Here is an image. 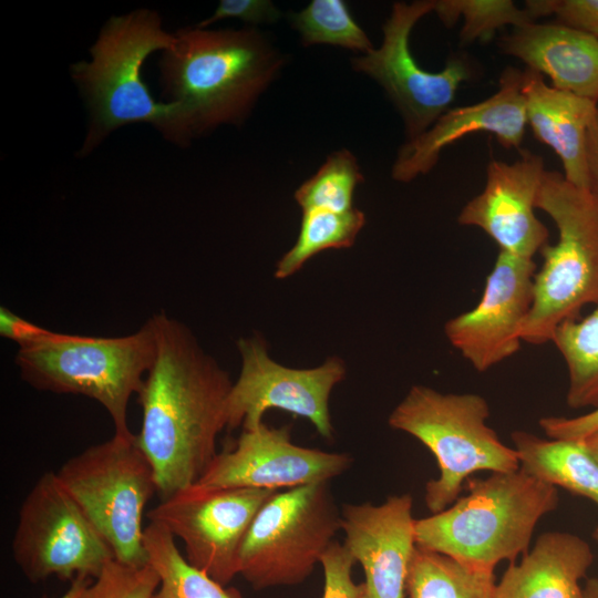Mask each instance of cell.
<instances>
[{
    "instance_id": "obj_1",
    "label": "cell",
    "mask_w": 598,
    "mask_h": 598,
    "mask_svg": "<svg viewBox=\"0 0 598 598\" xmlns=\"http://www.w3.org/2000/svg\"><path fill=\"white\" fill-rule=\"evenodd\" d=\"M150 321L156 353L137 394L142 425L135 437L164 499L196 483L216 456L234 382L184 323L165 311Z\"/></svg>"
},
{
    "instance_id": "obj_2",
    "label": "cell",
    "mask_w": 598,
    "mask_h": 598,
    "mask_svg": "<svg viewBox=\"0 0 598 598\" xmlns=\"http://www.w3.org/2000/svg\"><path fill=\"white\" fill-rule=\"evenodd\" d=\"M283 64L280 50L256 28L183 29L163 53V93L181 106L188 141L243 122Z\"/></svg>"
},
{
    "instance_id": "obj_3",
    "label": "cell",
    "mask_w": 598,
    "mask_h": 598,
    "mask_svg": "<svg viewBox=\"0 0 598 598\" xmlns=\"http://www.w3.org/2000/svg\"><path fill=\"white\" fill-rule=\"evenodd\" d=\"M559 505L556 487L518 468L467 481L445 509L417 518L416 546L476 568L492 569L525 555L539 520Z\"/></svg>"
},
{
    "instance_id": "obj_4",
    "label": "cell",
    "mask_w": 598,
    "mask_h": 598,
    "mask_svg": "<svg viewBox=\"0 0 598 598\" xmlns=\"http://www.w3.org/2000/svg\"><path fill=\"white\" fill-rule=\"evenodd\" d=\"M175 34L162 29L155 12L138 10L113 17L91 49L92 61L72 68L91 111V126L83 150H92L117 127L151 123L176 143L187 141L177 103H156L141 76L145 59L167 50Z\"/></svg>"
},
{
    "instance_id": "obj_5",
    "label": "cell",
    "mask_w": 598,
    "mask_h": 598,
    "mask_svg": "<svg viewBox=\"0 0 598 598\" xmlns=\"http://www.w3.org/2000/svg\"><path fill=\"white\" fill-rule=\"evenodd\" d=\"M536 208L554 221L558 239L543 246L542 268L534 277V300L522 329L523 342H551L556 328L598 305V198L545 171Z\"/></svg>"
},
{
    "instance_id": "obj_6",
    "label": "cell",
    "mask_w": 598,
    "mask_h": 598,
    "mask_svg": "<svg viewBox=\"0 0 598 598\" xmlns=\"http://www.w3.org/2000/svg\"><path fill=\"white\" fill-rule=\"evenodd\" d=\"M155 353L148 319L138 331L123 337L52 332L19 347L16 363L22 380L37 390L95 400L112 419L114 433L130 435V400L138 394Z\"/></svg>"
},
{
    "instance_id": "obj_7",
    "label": "cell",
    "mask_w": 598,
    "mask_h": 598,
    "mask_svg": "<svg viewBox=\"0 0 598 598\" xmlns=\"http://www.w3.org/2000/svg\"><path fill=\"white\" fill-rule=\"evenodd\" d=\"M489 413L480 394L413 385L389 415L392 429L419 440L436 460L440 474L425 484L424 493L431 514L452 505L474 473L519 468L514 447L487 424Z\"/></svg>"
},
{
    "instance_id": "obj_8",
    "label": "cell",
    "mask_w": 598,
    "mask_h": 598,
    "mask_svg": "<svg viewBox=\"0 0 598 598\" xmlns=\"http://www.w3.org/2000/svg\"><path fill=\"white\" fill-rule=\"evenodd\" d=\"M56 475L113 550L115 560L148 564L143 513L157 493L152 464L135 435H114L72 456Z\"/></svg>"
},
{
    "instance_id": "obj_9",
    "label": "cell",
    "mask_w": 598,
    "mask_h": 598,
    "mask_svg": "<svg viewBox=\"0 0 598 598\" xmlns=\"http://www.w3.org/2000/svg\"><path fill=\"white\" fill-rule=\"evenodd\" d=\"M341 529L329 482L277 492L255 516L239 550V575L256 590L303 582Z\"/></svg>"
},
{
    "instance_id": "obj_10",
    "label": "cell",
    "mask_w": 598,
    "mask_h": 598,
    "mask_svg": "<svg viewBox=\"0 0 598 598\" xmlns=\"http://www.w3.org/2000/svg\"><path fill=\"white\" fill-rule=\"evenodd\" d=\"M12 555L33 584L52 576L71 581L78 577L95 579L115 559L55 472L42 474L22 502Z\"/></svg>"
},
{
    "instance_id": "obj_11",
    "label": "cell",
    "mask_w": 598,
    "mask_h": 598,
    "mask_svg": "<svg viewBox=\"0 0 598 598\" xmlns=\"http://www.w3.org/2000/svg\"><path fill=\"white\" fill-rule=\"evenodd\" d=\"M278 491L190 484L161 499L147 518L182 539L185 558L223 586L239 575V550L255 516Z\"/></svg>"
},
{
    "instance_id": "obj_12",
    "label": "cell",
    "mask_w": 598,
    "mask_h": 598,
    "mask_svg": "<svg viewBox=\"0 0 598 598\" xmlns=\"http://www.w3.org/2000/svg\"><path fill=\"white\" fill-rule=\"evenodd\" d=\"M435 0L395 2L383 24L379 49L351 60L352 68L377 81L400 113L406 141L424 133L450 109L460 85L473 73L466 58L453 55L443 70L421 68L410 50L416 22L434 11Z\"/></svg>"
},
{
    "instance_id": "obj_13",
    "label": "cell",
    "mask_w": 598,
    "mask_h": 598,
    "mask_svg": "<svg viewBox=\"0 0 598 598\" xmlns=\"http://www.w3.org/2000/svg\"><path fill=\"white\" fill-rule=\"evenodd\" d=\"M241 367L227 401V429L259 426L269 409H280L311 422L324 439L332 440L329 399L346 377L344 361L329 357L310 369L289 368L276 362L259 334L237 341Z\"/></svg>"
},
{
    "instance_id": "obj_14",
    "label": "cell",
    "mask_w": 598,
    "mask_h": 598,
    "mask_svg": "<svg viewBox=\"0 0 598 598\" xmlns=\"http://www.w3.org/2000/svg\"><path fill=\"white\" fill-rule=\"evenodd\" d=\"M535 274L533 259L499 251L478 303L445 323L448 342L475 370L487 371L519 350Z\"/></svg>"
},
{
    "instance_id": "obj_15",
    "label": "cell",
    "mask_w": 598,
    "mask_h": 598,
    "mask_svg": "<svg viewBox=\"0 0 598 598\" xmlns=\"http://www.w3.org/2000/svg\"><path fill=\"white\" fill-rule=\"evenodd\" d=\"M351 463L347 453L297 445L289 426L272 427L262 422L243 430L231 448L217 453L197 483L223 488L289 489L329 482Z\"/></svg>"
},
{
    "instance_id": "obj_16",
    "label": "cell",
    "mask_w": 598,
    "mask_h": 598,
    "mask_svg": "<svg viewBox=\"0 0 598 598\" xmlns=\"http://www.w3.org/2000/svg\"><path fill=\"white\" fill-rule=\"evenodd\" d=\"M545 171L543 157L527 151L513 163L489 162L485 186L462 208L458 224L482 229L499 251L533 259L549 236L535 215Z\"/></svg>"
},
{
    "instance_id": "obj_17",
    "label": "cell",
    "mask_w": 598,
    "mask_h": 598,
    "mask_svg": "<svg viewBox=\"0 0 598 598\" xmlns=\"http://www.w3.org/2000/svg\"><path fill=\"white\" fill-rule=\"evenodd\" d=\"M412 507L410 494L388 496L379 505L367 502L342 506L343 544L365 576L361 598H405L416 549Z\"/></svg>"
},
{
    "instance_id": "obj_18",
    "label": "cell",
    "mask_w": 598,
    "mask_h": 598,
    "mask_svg": "<svg viewBox=\"0 0 598 598\" xmlns=\"http://www.w3.org/2000/svg\"><path fill=\"white\" fill-rule=\"evenodd\" d=\"M522 83L523 71L507 66L498 90L489 97L448 109L424 133L400 147L391 171L393 179L409 183L427 174L446 146L472 133L487 132L503 147L519 148L527 125Z\"/></svg>"
},
{
    "instance_id": "obj_19",
    "label": "cell",
    "mask_w": 598,
    "mask_h": 598,
    "mask_svg": "<svg viewBox=\"0 0 598 598\" xmlns=\"http://www.w3.org/2000/svg\"><path fill=\"white\" fill-rule=\"evenodd\" d=\"M503 53L547 75L551 86L598 103V38L556 22H530L502 37Z\"/></svg>"
},
{
    "instance_id": "obj_20",
    "label": "cell",
    "mask_w": 598,
    "mask_h": 598,
    "mask_svg": "<svg viewBox=\"0 0 598 598\" xmlns=\"http://www.w3.org/2000/svg\"><path fill=\"white\" fill-rule=\"evenodd\" d=\"M522 92L536 138L560 158L568 182L588 189L587 136L598 103L548 85L544 75L527 68Z\"/></svg>"
},
{
    "instance_id": "obj_21",
    "label": "cell",
    "mask_w": 598,
    "mask_h": 598,
    "mask_svg": "<svg viewBox=\"0 0 598 598\" xmlns=\"http://www.w3.org/2000/svg\"><path fill=\"white\" fill-rule=\"evenodd\" d=\"M595 559L587 540L568 532L542 534L495 585L493 598H582L580 586Z\"/></svg>"
},
{
    "instance_id": "obj_22",
    "label": "cell",
    "mask_w": 598,
    "mask_h": 598,
    "mask_svg": "<svg viewBox=\"0 0 598 598\" xmlns=\"http://www.w3.org/2000/svg\"><path fill=\"white\" fill-rule=\"evenodd\" d=\"M511 439L520 470L598 505V463L581 440L543 439L523 430Z\"/></svg>"
},
{
    "instance_id": "obj_23",
    "label": "cell",
    "mask_w": 598,
    "mask_h": 598,
    "mask_svg": "<svg viewBox=\"0 0 598 598\" xmlns=\"http://www.w3.org/2000/svg\"><path fill=\"white\" fill-rule=\"evenodd\" d=\"M495 575L446 555L416 546L406 581V598H493Z\"/></svg>"
},
{
    "instance_id": "obj_24",
    "label": "cell",
    "mask_w": 598,
    "mask_h": 598,
    "mask_svg": "<svg viewBox=\"0 0 598 598\" xmlns=\"http://www.w3.org/2000/svg\"><path fill=\"white\" fill-rule=\"evenodd\" d=\"M148 563L159 575V586L152 598H243L240 592L218 584L192 566L164 527L150 522L144 529Z\"/></svg>"
},
{
    "instance_id": "obj_25",
    "label": "cell",
    "mask_w": 598,
    "mask_h": 598,
    "mask_svg": "<svg viewBox=\"0 0 598 598\" xmlns=\"http://www.w3.org/2000/svg\"><path fill=\"white\" fill-rule=\"evenodd\" d=\"M551 342L568 370L567 405L598 408V305L586 317L559 324Z\"/></svg>"
},
{
    "instance_id": "obj_26",
    "label": "cell",
    "mask_w": 598,
    "mask_h": 598,
    "mask_svg": "<svg viewBox=\"0 0 598 598\" xmlns=\"http://www.w3.org/2000/svg\"><path fill=\"white\" fill-rule=\"evenodd\" d=\"M364 224L363 212L355 207L340 213L303 210L297 240L278 260L275 277L286 279L295 275L309 259L323 250L351 247Z\"/></svg>"
},
{
    "instance_id": "obj_27",
    "label": "cell",
    "mask_w": 598,
    "mask_h": 598,
    "mask_svg": "<svg viewBox=\"0 0 598 598\" xmlns=\"http://www.w3.org/2000/svg\"><path fill=\"white\" fill-rule=\"evenodd\" d=\"M289 21L305 47L330 44L361 54L374 49L341 0H312L305 9L291 12Z\"/></svg>"
},
{
    "instance_id": "obj_28",
    "label": "cell",
    "mask_w": 598,
    "mask_h": 598,
    "mask_svg": "<svg viewBox=\"0 0 598 598\" xmlns=\"http://www.w3.org/2000/svg\"><path fill=\"white\" fill-rule=\"evenodd\" d=\"M434 12L447 28L463 19L458 35L463 45L487 41L503 27L518 28L536 21L526 8L511 0H435Z\"/></svg>"
},
{
    "instance_id": "obj_29",
    "label": "cell",
    "mask_w": 598,
    "mask_h": 598,
    "mask_svg": "<svg viewBox=\"0 0 598 598\" xmlns=\"http://www.w3.org/2000/svg\"><path fill=\"white\" fill-rule=\"evenodd\" d=\"M363 176L355 156L348 150L331 153L322 166L295 193L303 210L347 212L353 208L355 187Z\"/></svg>"
},
{
    "instance_id": "obj_30",
    "label": "cell",
    "mask_w": 598,
    "mask_h": 598,
    "mask_svg": "<svg viewBox=\"0 0 598 598\" xmlns=\"http://www.w3.org/2000/svg\"><path fill=\"white\" fill-rule=\"evenodd\" d=\"M159 581L158 573L150 563L135 567L113 559L90 584L82 598H152Z\"/></svg>"
},
{
    "instance_id": "obj_31",
    "label": "cell",
    "mask_w": 598,
    "mask_h": 598,
    "mask_svg": "<svg viewBox=\"0 0 598 598\" xmlns=\"http://www.w3.org/2000/svg\"><path fill=\"white\" fill-rule=\"evenodd\" d=\"M355 564L344 544L332 542L320 561L324 576L321 598H361L362 585L352 578Z\"/></svg>"
},
{
    "instance_id": "obj_32",
    "label": "cell",
    "mask_w": 598,
    "mask_h": 598,
    "mask_svg": "<svg viewBox=\"0 0 598 598\" xmlns=\"http://www.w3.org/2000/svg\"><path fill=\"white\" fill-rule=\"evenodd\" d=\"M525 8L535 19L555 14L558 22L598 38V0H532Z\"/></svg>"
},
{
    "instance_id": "obj_33",
    "label": "cell",
    "mask_w": 598,
    "mask_h": 598,
    "mask_svg": "<svg viewBox=\"0 0 598 598\" xmlns=\"http://www.w3.org/2000/svg\"><path fill=\"white\" fill-rule=\"evenodd\" d=\"M280 17V10L269 0H221L213 16L196 27L203 29L226 18H237L251 24L275 23Z\"/></svg>"
},
{
    "instance_id": "obj_34",
    "label": "cell",
    "mask_w": 598,
    "mask_h": 598,
    "mask_svg": "<svg viewBox=\"0 0 598 598\" xmlns=\"http://www.w3.org/2000/svg\"><path fill=\"white\" fill-rule=\"evenodd\" d=\"M538 423L549 439L582 440L598 431V408L573 417L544 416Z\"/></svg>"
},
{
    "instance_id": "obj_35",
    "label": "cell",
    "mask_w": 598,
    "mask_h": 598,
    "mask_svg": "<svg viewBox=\"0 0 598 598\" xmlns=\"http://www.w3.org/2000/svg\"><path fill=\"white\" fill-rule=\"evenodd\" d=\"M53 331L27 321L8 308H0V336L14 341L19 347L40 341Z\"/></svg>"
},
{
    "instance_id": "obj_36",
    "label": "cell",
    "mask_w": 598,
    "mask_h": 598,
    "mask_svg": "<svg viewBox=\"0 0 598 598\" xmlns=\"http://www.w3.org/2000/svg\"><path fill=\"white\" fill-rule=\"evenodd\" d=\"M588 190L598 198V107L587 136Z\"/></svg>"
},
{
    "instance_id": "obj_37",
    "label": "cell",
    "mask_w": 598,
    "mask_h": 598,
    "mask_svg": "<svg viewBox=\"0 0 598 598\" xmlns=\"http://www.w3.org/2000/svg\"><path fill=\"white\" fill-rule=\"evenodd\" d=\"M94 579L86 577H78L71 581L68 590L58 598H82L86 588Z\"/></svg>"
},
{
    "instance_id": "obj_38",
    "label": "cell",
    "mask_w": 598,
    "mask_h": 598,
    "mask_svg": "<svg viewBox=\"0 0 598 598\" xmlns=\"http://www.w3.org/2000/svg\"><path fill=\"white\" fill-rule=\"evenodd\" d=\"M588 452L598 463V431L581 440Z\"/></svg>"
},
{
    "instance_id": "obj_39",
    "label": "cell",
    "mask_w": 598,
    "mask_h": 598,
    "mask_svg": "<svg viewBox=\"0 0 598 598\" xmlns=\"http://www.w3.org/2000/svg\"><path fill=\"white\" fill-rule=\"evenodd\" d=\"M582 598H598V578H590L582 587Z\"/></svg>"
},
{
    "instance_id": "obj_40",
    "label": "cell",
    "mask_w": 598,
    "mask_h": 598,
    "mask_svg": "<svg viewBox=\"0 0 598 598\" xmlns=\"http://www.w3.org/2000/svg\"><path fill=\"white\" fill-rule=\"evenodd\" d=\"M594 537L596 538V540L598 542V527L596 528L595 533H594Z\"/></svg>"
}]
</instances>
